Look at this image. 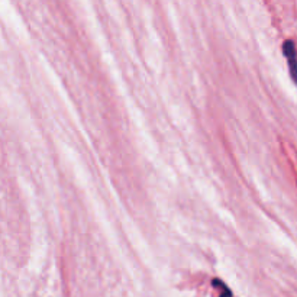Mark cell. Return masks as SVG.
<instances>
[{
	"label": "cell",
	"instance_id": "cell-1",
	"mask_svg": "<svg viewBox=\"0 0 297 297\" xmlns=\"http://www.w3.org/2000/svg\"><path fill=\"white\" fill-rule=\"evenodd\" d=\"M283 52L288 61L290 75L294 80V83H297V52L294 44L291 41H285L284 45H283Z\"/></svg>",
	"mask_w": 297,
	"mask_h": 297
},
{
	"label": "cell",
	"instance_id": "cell-2",
	"mask_svg": "<svg viewBox=\"0 0 297 297\" xmlns=\"http://www.w3.org/2000/svg\"><path fill=\"white\" fill-rule=\"evenodd\" d=\"M212 284H213V287H216V288H219V290H221V296L219 297H232V291L229 290V287H226L221 280L213 278Z\"/></svg>",
	"mask_w": 297,
	"mask_h": 297
}]
</instances>
